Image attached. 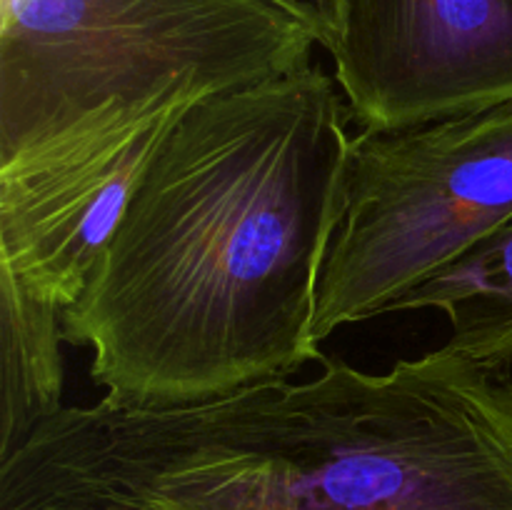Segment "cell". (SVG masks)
Here are the masks:
<instances>
[{
  "instance_id": "cell-1",
  "label": "cell",
  "mask_w": 512,
  "mask_h": 510,
  "mask_svg": "<svg viewBox=\"0 0 512 510\" xmlns=\"http://www.w3.org/2000/svg\"><path fill=\"white\" fill-rule=\"evenodd\" d=\"M305 65L190 103L145 160L65 343L115 408H170L320 363V273L353 135Z\"/></svg>"
},
{
  "instance_id": "cell-2",
  "label": "cell",
  "mask_w": 512,
  "mask_h": 510,
  "mask_svg": "<svg viewBox=\"0 0 512 510\" xmlns=\"http://www.w3.org/2000/svg\"><path fill=\"white\" fill-rule=\"evenodd\" d=\"M170 408L65 405L0 510H512V378L450 348Z\"/></svg>"
},
{
  "instance_id": "cell-3",
  "label": "cell",
  "mask_w": 512,
  "mask_h": 510,
  "mask_svg": "<svg viewBox=\"0 0 512 510\" xmlns=\"http://www.w3.org/2000/svg\"><path fill=\"white\" fill-rule=\"evenodd\" d=\"M273 0H0V175L310 65Z\"/></svg>"
},
{
  "instance_id": "cell-4",
  "label": "cell",
  "mask_w": 512,
  "mask_h": 510,
  "mask_svg": "<svg viewBox=\"0 0 512 510\" xmlns=\"http://www.w3.org/2000/svg\"><path fill=\"white\" fill-rule=\"evenodd\" d=\"M512 220V100L395 130H360L320 273L315 340L400 298Z\"/></svg>"
},
{
  "instance_id": "cell-5",
  "label": "cell",
  "mask_w": 512,
  "mask_h": 510,
  "mask_svg": "<svg viewBox=\"0 0 512 510\" xmlns=\"http://www.w3.org/2000/svg\"><path fill=\"white\" fill-rule=\"evenodd\" d=\"M360 130L512 100V0H343L328 50Z\"/></svg>"
},
{
  "instance_id": "cell-6",
  "label": "cell",
  "mask_w": 512,
  "mask_h": 510,
  "mask_svg": "<svg viewBox=\"0 0 512 510\" xmlns=\"http://www.w3.org/2000/svg\"><path fill=\"white\" fill-rule=\"evenodd\" d=\"M178 115L0 175V265L38 298L70 308L88 285L145 160Z\"/></svg>"
},
{
  "instance_id": "cell-7",
  "label": "cell",
  "mask_w": 512,
  "mask_h": 510,
  "mask_svg": "<svg viewBox=\"0 0 512 510\" xmlns=\"http://www.w3.org/2000/svg\"><path fill=\"white\" fill-rule=\"evenodd\" d=\"M63 308L0 265V460L63 405Z\"/></svg>"
},
{
  "instance_id": "cell-8",
  "label": "cell",
  "mask_w": 512,
  "mask_h": 510,
  "mask_svg": "<svg viewBox=\"0 0 512 510\" xmlns=\"http://www.w3.org/2000/svg\"><path fill=\"white\" fill-rule=\"evenodd\" d=\"M440 310L450 323L445 348L480 363L512 365V220L425 280L390 313Z\"/></svg>"
},
{
  "instance_id": "cell-9",
  "label": "cell",
  "mask_w": 512,
  "mask_h": 510,
  "mask_svg": "<svg viewBox=\"0 0 512 510\" xmlns=\"http://www.w3.org/2000/svg\"><path fill=\"white\" fill-rule=\"evenodd\" d=\"M280 8L290 10L318 33L320 45L330 50L338 40L343 23V0H273Z\"/></svg>"
}]
</instances>
